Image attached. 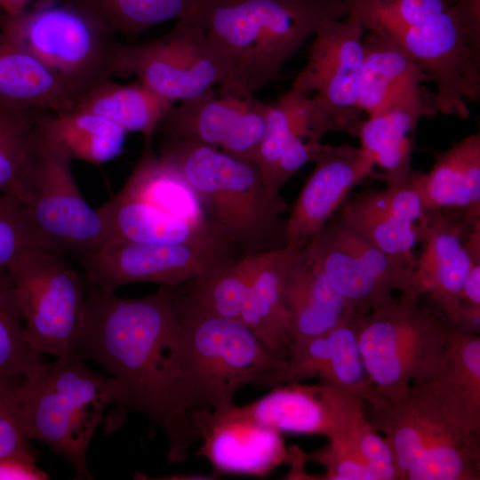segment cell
<instances>
[{
    "instance_id": "6da1fadb",
    "label": "cell",
    "mask_w": 480,
    "mask_h": 480,
    "mask_svg": "<svg viewBox=\"0 0 480 480\" xmlns=\"http://www.w3.org/2000/svg\"><path fill=\"white\" fill-rule=\"evenodd\" d=\"M75 353L96 362L120 385L119 396L103 420L105 434L136 412L165 434L169 463L188 459L199 436L188 416L173 286L159 285L153 294L125 299L87 283Z\"/></svg>"
},
{
    "instance_id": "7a4b0ae2",
    "label": "cell",
    "mask_w": 480,
    "mask_h": 480,
    "mask_svg": "<svg viewBox=\"0 0 480 480\" xmlns=\"http://www.w3.org/2000/svg\"><path fill=\"white\" fill-rule=\"evenodd\" d=\"M348 15L344 0H200V25L226 60L218 94L251 97L326 23Z\"/></svg>"
},
{
    "instance_id": "3957f363",
    "label": "cell",
    "mask_w": 480,
    "mask_h": 480,
    "mask_svg": "<svg viewBox=\"0 0 480 480\" xmlns=\"http://www.w3.org/2000/svg\"><path fill=\"white\" fill-rule=\"evenodd\" d=\"M161 139L158 155L191 185L214 227L241 258L287 245L281 218L287 204L268 191L254 162L196 142Z\"/></svg>"
},
{
    "instance_id": "277c9868",
    "label": "cell",
    "mask_w": 480,
    "mask_h": 480,
    "mask_svg": "<svg viewBox=\"0 0 480 480\" xmlns=\"http://www.w3.org/2000/svg\"><path fill=\"white\" fill-rule=\"evenodd\" d=\"M72 353L44 363L17 388L24 433L47 444L73 468L78 479H92L87 452L106 410L120 394L112 376L91 371Z\"/></svg>"
},
{
    "instance_id": "5b68a950",
    "label": "cell",
    "mask_w": 480,
    "mask_h": 480,
    "mask_svg": "<svg viewBox=\"0 0 480 480\" xmlns=\"http://www.w3.org/2000/svg\"><path fill=\"white\" fill-rule=\"evenodd\" d=\"M0 32L35 58L75 101L112 80L116 34L77 0H36L0 12Z\"/></svg>"
},
{
    "instance_id": "8992f818",
    "label": "cell",
    "mask_w": 480,
    "mask_h": 480,
    "mask_svg": "<svg viewBox=\"0 0 480 480\" xmlns=\"http://www.w3.org/2000/svg\"><path fill=\"white\" fill-rule=\"evenodd\" d=\"M173 289L190 409L231 406L243 387L255 385L284 364L285 357L269 350L241 322L207 316Z\"/></svg>"
},
{
    "instance_id": "52a82bcc",
    "label": "cell",
    "mask_w": 480,
    "mask_h": 480,
    "mask_svg": "<svg viewBox=\"0 0 480 480\" xmlns=\"http://www.w3.org/2000/svg\"><path fill=\"white\" fill-rule=\"evenodd\" d=\"M371 424L390 444L401 480H479V437L444 414L428 381L379 407L366 405Z\"/></svg>"
},
{
    "instance_id": "ba28073f",
    "label": "cell",
    "mask_w": 480,
    "mask_h": 480,
    "mask_svg": "<svg viewBox=\"0 0 480 480\" xmlns=\"http://www.w3.org/2000/svg\"><path fill=\"white\" fill-rule=\"evenodd\" d=\"M420 297L400 292L360 322L362 360L384 400L404 395L412 384L430 380L440 366L451 324L420 307Z\"/></svg>"
},
{
    "instance_id": "9c48e42d",
    "label": "cell",
    "mask_w": 480,
    "mask_h": 480,
    "mask_svg": "<svg viewBox=\"0 0 480 480\" xmlns=\"http://www.w3.org/2000/svg\"><path fill=\"white\" fill-rule=\"evenodd\" d=\"M71 161L31 137L28 160L12 196L45 247L80 260L108 241V232L98 210L82 196Z\"/></svg>"
},
{
    "instance_id": "30bf717a",
    "label": "cell",
    "mask_w": 480,
    "mask_h": 480,
    "mask_svg": "<svg viewBox=\"0 0 480 480\" xmlns=\"http://www.w3.org/2000/svg\"><path fill=\"white\" fill-rule=\"evenodd\" d=\"M28 344L55 357L75 353L82 330L87 281L50 248L26 252L9 268Z\"/></svg>"
},
{
    "instance_id": "8fae6325",
    "label": "cell",
    "mask_w": 480,
    "mask_h": 480,
    "mask_svg": "<svg viewBox=\"0 0 480 480\" xmlns=\"http://www.w3.org/2000/svg\"><path fill=\"white\" fill-rule=\"evenodd\" d=\"M227 70L225 58L203 28L187 20H177L168 33L148 43H118L114 59L115 76L133 75L174 103L219 85Z\"/></svg>"
},
{
    "instance_id": "7c38bea8",
    "label": "cell",
    "mask_w": 480,
    "mask_h": 480,
    "mask_svg": "<svg viewBox=\"0 0 480 480\" xmlns=\"http://www.w3.org/2000/svg\"><path fill=\"white\" fill-rule=\"evenodd\" d=\"M364 28L352 13L324 25L310 45L308 60L291 88L311 99L318 132H350L356 108L364 61Z\"/></svg>"
},
{
    "instance_id": "4fadbf2b",
    "label": "cell",
    "mask_w": 480,
    "mask_h": 480,
    "mask_svg": "<svg viewBox=\"0 0 480 480\" xmlns=\"http://www.w3.org/2000/svg\"><path fill=\"white\" fill-rule=\"evenodd\" d=\"M240 258L219 246L109 241L79 261L88 284L114 292L134 283L176 286Z\"/></svg>"
},
{
    "instance_id": "5bb4252c",
    "label": "cell",
    "mask_w": 480,
    "mask_h": 480,
    "mask_svg": "<svg viewBox=\"0 0 480 480\" xmlns=\"http://www.w3.org/2000/svg\"><path fill=\"white\" fill-rule=\"evenodd\" d=\"M308 244L332 285L357 308L371 311L410 287L414 267L380 250L335 213Z\"/></svg>"
},
{
    "instance_id": "9a60e30c",
    "label": "cell",
    "mask_w": 480,
    "mask_h": 480,
    "mask_svg": "<svg viewBox=\"0 0 480 480\" xmlns=\"http://www.w3.org/2000/svg\"><path fill=\"white\" fill-rule=\"evenodd\" d=\"M387 36L436 84L437 113L468 119L467 100L480 99V58L469 48L452 8L428 22Z\"/></svg>"
},
{
    "instance_id": "2e32d148",
    "label": "cell",
    "mask_w": 480,
    "mask_h": 480,
    "mask_svg": "<svg viewBox=\"0 0 480 480\" xmlns=\"http://www.w3.org/2000/svg\"><path fill=\"white\" fill-rule=\"evenodd\" d=\"M258 422L280 433L324 436L353 443L367 419L366 404L353 393L319 381L275 386L265 396L243 405Z\"/></svg>"
},
{
    "instance_id": "e0dca14e",
    "label": "cell",
    "mask_w": 480,
    "mask_h": 480,
    "mask_svg": "<svg viewBox=\"0 0 480 480\" xmlns=\"http://www.w3.org/2000/svg\"><path fill=\"white\" fill-rule=\"evenodd\" d=\"M267 108V103L253 96L220 95L211 88L173 106L156 133L214 147L254 162L265 129Z\"/></svg>"
},
{
    "instance_id": "ac0fdd59",
    "label": "cell",
    "mask_w": 480,
    "mask_h": 480,
    "mask_svg": "<svg viewBox=\"0 0 480 480\" xmlns=\"http://www.w3.org/2000/svg\"><path fill=\"white\" fill-rule=\"evenodd\" d=\"M188 416L201 440L196 454L217 474L263 477L288 462L281 433L258 422L244 406L192 408Z\"/></svg>"
},
{
    "instance_id": "d6986e66",
    "label": "cell",
    "mask_w": 480,
    "mask_h": 480,
    "mask_svg": "<svg viewBox=\"0 0 480 480\" xmlns=\"http://www.w3.org/2000/svg\"><path fill=\"white\" fill-rule=\"evenodd\" d=\"M367 313L359 312L323 334L288 344L284 364L255 386L268 388L318 378L353 393L366 405L379 407L384 399L365 370L357 340L360 322Z\"/></svg>"
},
{
    "instance_id": "ffe728a7",
    "label": "cell",
    "mask_w": 480,
    "mask_h": 480,
    "mask_svg": "<svg viewBox=\"0 0 480 480\" xmlns=\"http://www.w3.org/2000/svg\"><path fill=\"white\" fill-rule=\"evenodd\" d=\"M315 167L285 219L287 245L308 244L348 199L353 188L372 174L374 164L359 148L322 144Z\"/></svg>"
},
{
    "instance_id": "44dd1931",
    "label": "cell",
    "mask_w": 480,
    "mask_h": 480,
    "mask_svg": "<svg viewBox=\"0 0 480 480\" xmlns=\"http://www.w3.org/2000/svg\"><path fill=\"white\" fill-rule=\"evenodd\" d=\"M283 294L291 316L288 344L323 334L359 312H370L352 305L335 290L308 244L291 247Z\"/></svg>"
},
{
    "instance_id": "7402d4cb",
    "label": "cell",
    "mask_w": 480,
    "mask_h": 480,
    "mask_svg": "<svg viewBox=\"0 0 480 480\" xmlns=\"http://www.w3.org/2000/svg\"><path fill=\"white\" fill-rule=\"evenodd\" d=\"M421 229L423 250L417 258L410 287L404 292L428 294L447 322L455 325L461 288L472 261L458 224L443 213L430 215Z\"/></svg>"
},
{
    "instance_id": "603a6c76",
    "label": "cell",
    "mask_w": 480,
    "mask_h": 480,
    "mask_svg": "<svg viewBox=\"0 0 480 480\" xmlns=\"http://www.w3.org/2000/svg\"><path fill=\"white\" fill-rule=\"evenodd\" d=\"M436 114L435 93L425 90L364 120H358L349 132L358 137L360 148L374 165L383 170L377 177L387 185H393L415 172L412 164L414 148L412 134L421 117Z\"/></svg>"
},
{
    "instance_id": "cb8c5ba5",
    "label": "cell",
    "mask_w": 480,
    "mask_h": 480,
    "mask_svg": "<svg viewBox=\"0 0 480 480\" xmlns=\"http://www.w3.org/2000/svg\"><path fill=\"white\" fill-rule=\"evenodd\" d=\"M422 194L428 217L443 213L459 225L462 239L480 221L479 132L435 154Z\"/></svg>"
},
{
    "instance_id": "d4e9b609",
    "label": "cell",
    "mask_w": 480,
    "mask_h": 480,
    "mask_svg": "<svg viewBox=\"0 0 480 480\" xmlns=\"http://www.w3.org/2000/svg\"><path fill=\"white\" fill-rule=\"evenodd\" d=\"M428 382L446 417L479 437L480 336L450 325L440 366Z\"/></svg>"
},
{
    "instance_id": "484cf974",
    "label": "cell",
    "mask_w": 480,
    "mask_h": 480,
    "mask_svg": "<svg viewBox=\"0 0 480 480\" xmlns=\"http://www.w3.org/2000/svg\"><path fill=\"white\" fill-rule=\"evenodd\" d=\"M356 108L371 116L425 91L430 77L391 38L368 31Z\"/></svg>"
},
{
    "instance_id": "4316f807",
    "label": "cell",
    "mask_w": 480,
    "mask_h": 480,
    "mask_svg": "<svg viewBox=\"0 0 480 480\" xmlns=\"http://www.w3.org/2000/svg\"><path fill=\"white\" fill-rule=\"evenodd\" d=\"M97 210L107 227V242L193 244L234 249L216 229L193 225L121 193Z\"/></svg>"
},
{
    "instance_id": "83f0119b",
    "label": "cell",
    "mask_w": 480,
    "mask_h": 480,
    "mask_svg": "<svg viewBox=\"0 0 480 480\" xmlns=\"http://www.w3.org/2000/svg\"><path fill=\"white\" fill-rule=\"evenodd\" d=\"M127 132L114 123L77 108L45 112L36 122L32 140L69 158L101 165L123 151Z\"/></svg>"
},
{
    "instance_id": "f1b7e54d",
    "label": "cell",
    "mask_w": 480,
    "mask_h": 480,
    "mask_svg": "<svg viewBox=\"0 0 480 480\" xmlns=\"http://www.w3.org/2000/svg\"><path fill=\"white\" fill-rule=\"evenodd\" d=\"M119 193L193 225L217 230L194 188L154 150L152 143H144L141 155Z\"/></svg>"
},
{
    "instance_id": "f546056e",
    "label": "cell",
    "mask_w": 480,
    "mask_h": 480,
    "mask_svg": "<svg viewBox=\"0 0 480 480\" xmlns=\"http://www.w3.org/2000/svg\"><path fill=\"white\" fill-rule=\"evenodd\" d=\"M291 247L268 252L249 284L239 321L272 352L281 355L290 338V314L283 294Z\"/></svg>"
},
{
    "instance_id": "4dcf8cb0",
    "label": "cell",
    "mask_w": 480,
    "mask_h": 480,
    "mask_svg": "<svg viewBox=\"0 0 480 480\" xmlns=\"http://www.w3.org/2000/svg\"><path fill=\"white\" fill-rule=\"evenodd\" d=\"M174 102L154 92L140 80L106 81L80 96L73 108L100 116L126 132H140L152 143L158 124Z\"/></svg>"
},
{
    "instance_id": "1f68e13d",
    "label": "cell",
    "mask_w": 480,
    "mask_h": 480,
    "mask_svg": "<svg viewBox=\"0 0 480 480\" xmlns=\"http://www.w3.org/2000/svg\"><path fill=\"white\" fill-rule=\"evenodd\" d=\"M73 105L44 66L0 32V108L60 112Z\"/></svg>"
},
{
    "instance_id": "d6a6232c",
    "label": "cell",
    "mask_w": 480,
    "mask_h": 480,
    "mask_svg": "<svg viewBox=\"0 0 480 480\" xmlns=\"http://www.w3.org/2000/svg\"><path fill=\"white\" fill-rule=\"evenodd\" d=\"M335 214L388 255L415 267L414 246L420 242L422 229L396 217L385 204L380 189L364 190L348 198Z\"/></svg>"
},
{
    "instance_id": "836d02e7",
    "label": "cell",
    "mask_w": 480,
    "mask_h": 480,
    "mask_svg": "<svg viewBox=\"0 0 480 480\" xmlns=\"http://www.w3.org/2000/svg\"><path fill=\"white\" fill-rule=\"evenodd\" d=\"M265 253L242 257L214 272L176 285L175 289L204 314L239 321L249 284Z\"/></svg>"
},
{
    "instance_id": "e575fe53",
    "label": "cell",
    "mask_w": 480,
    "mask_h": 480,
    "mask_svg": "<svg viewBox=\"0 0 480 480\" xmlns=\"http://www.w3.org/2000/svg\"><path fill=\"white\" fill-rule=\"evenodd\" d=\"M116 35L135 38L174 20L193 22L200 0H77Z\"/></svg>"
},
{
    "instance_id": "d590c367",
    "label": "cell",
    "mask_w": 480,
    "mask_h": 480,
    "mask_svg": "<svg viewBox=\"0 0 480 480\" xmlns=\"http://www.w3.org/2000/svg\"><path fill=\"white\" fill-rule=\"evenodd\" d=\"M23 316L9 269L0 268V375L30 378L44 361L24 337Z\"/></svg>"
},
{
    "instance_id": "8d00e7d4",
    "label": "cell",
    "mask_w": 480,
    "mask_h": 480,
    "mask_svg": "<svg viewBox=\"0 0 480 480\" xmlns=\"http://www.w3.org/2000/svg\"><path fill=\"white\" fill-rule=\"evenodd\" d=\"M365 31L388 36L428 22L447 11L452 0H344Z\"/></svg>"
},
{
    "instance_id": "74e56055",
    "label": "cell",
    "mask_w": 480,
    "mask_h": 480,
    "mask_svg": "<svg viewBox=\"0 0 480 480\" xmlns=\"http://www.w3.org/2000/svg\"><path fill=\"white\" fill-rule=\"evenodd\" d=\"M38 109L0 108V195H13L26 168Z\"/></svg>"
},
{
    "instance_id": "f35d334b",
    "label": "cell",
    "mask_w": 480,
    "mask_h": 480,
    "mask_svg": "<svg viewBox=\"0 0 480 480\" xmlns=\"http://www.w3.org/2000/svg\"><path fill=\"white\" fill-rule=\"evenodd\" d=\"M37 246L45 247L23 204L12 195H0V268L9 269L26 252Z\"/></svg>"
},
{
    "instance_id": "ab89813d",
    "label": "cell",
    "mask_w": 480,
    "mask_h": 480,
    "mask_svg": "<svg viewBox=\"0 0 480 480\" xmlns=\"http://www.w3.org/2000/svg\"><path fill=\"white\" fill-rule=\"evenodd\" d=\"M21 380L0 375V456L36 454L22 424L17 394Z\"/></svg>"
},
{
    "instance_id": "60d3db41",
    "label": "cell",
    "mask_w": 480,
    "mask_h": 480,
    "mask_svg": "<svg viewBox=\"0 0 480 480\" xmlns=\"http://www.w3.org/2000/svg\"><path fill=\"white\" fill-rule=\"evenodd\" d=\"M306 459L324 468L325 473L319 479L377 480L359 454L355 442L329 441L324 447L306 454Z\"/></svg>"
},
{
    "instance_id": "b9f144b4",
    "label": "cell",
    "mask_w": 480,
    "mask_h": 480,
    "mask_svg": "<svg viewBox=\"0 0 480 480\" xmlns=\"http://www.w3.org/2000/svg\"><path fill=\"white\" fill-rule=\"evenodd\" d=\"M355 445L377 480H401L390 444L368 419L361 424L355 438Z\"/></svg>"
},
{
    "instance_id": "7bdbcfd3",
    "label": "cell",
    "mask_w": 480,
    "mask_h": 480,
    "mask_svg": "<svg viewBox=\"0 0 480 480\" xmlns=\"http://www.w3.org/2000/svg\"><path fill=\"white\" fill-rule=\"evenodd\" d=\"M451 8L469 48L480 58V0H452Z\"/></svg>"
},
{
    "instance_id": "ee69618b",
    "label": "cell",
    "mask_w": 480,
    "mask_h": 480,
    "mask_svg": "<svg viewBox=\"0 0 480 480\" xmlns=\"http://www.w3.org/2000/svg\"><path fill=\"white\" fill-rule=\"evenodd\" d=\"M36 454L0 456V480H44L45 472L37 468Z\"/></svg>"
},
{
    "instance_id": "f6af8a7d",
    "label": "cell",
    "mask_w": 480,
    "mask_h": 480,
    "mask_svg": "<svg viewBox=\"0 0 480 480\" xmlns=\"http://www.w3.org/2000/svg\"><path fill=\"white\" fill-rule=\"evenodd\" d=\"M459 330L470 333L480 334V304L460 301L458 308L455 325Z\"/></svg>"
},
{
    "instance_id": "bcb514c9",
    "label": "cell",
    "mask_w": 480,
    "mask_h": 480,
    "mask_svg": "<svg viewBox=\"0 0 480 480\" xmlns=\"http://www.w3.org/2000/svg\"><path fill=\"white\" fill-rule=\"evenodd\" d=\"M480 304V261H472L460 292V301Z\"/></svg>"
},
{
    "instance_id": "7dc6e473",
    "label": "cell",
    "mask_w": 480,
    "mask_h": 480,
    "mask_svg": "<svg viewBox=\"0 0 480 480\" xmlns=\"http://www.w3.org/2000/svg\"><path fill=\"white\" fill-rule=\"evenodd\" d=\"M31 0H0L2 13L15 14L25 10Z\"/></svg>"
}]
</instances>
